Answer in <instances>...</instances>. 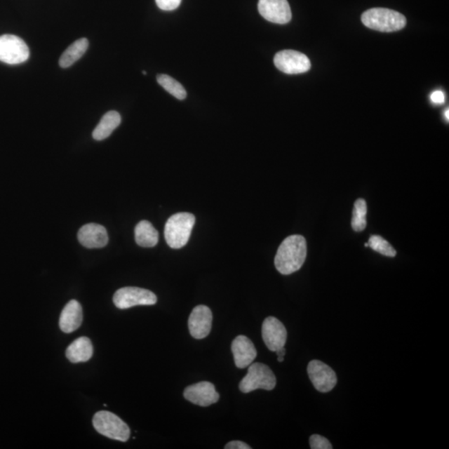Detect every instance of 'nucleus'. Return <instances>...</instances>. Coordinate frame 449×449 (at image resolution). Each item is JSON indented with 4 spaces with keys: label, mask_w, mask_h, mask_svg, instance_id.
<instances>
[{
    "label": "nucleus",
    "mask_w": 449,
    "mask_h": 449,
    "mask_svg": "<svg viewBox=\"0 0 449 449\" xmlns=\"http://www.w3.org/2000/svg\"><path fill=\"white\" fill-rule=\"evenodd\" d=\"M88 40L83 38L72 43L60 58V66L67 69L82 58L88 48Z\"/></svg>",
    "instance_id": "20"
},
{
    "label": "nucleus",
    "mask_w": 449,
    "mask_h": 449,
    "mask_svg": "<svg viewBox=\"0 0 449 449\" xmlns=\"http://www.w3.org/2000/svg\"><path fill=\"white\" fill-rule=\"evenodd\" d=\"M183 395L187 401L201 407L212 406L217 403L220 398L214 384L206 381L188 386Z\"/></svg>",
    "instance_id": "12"
},
{
    "label": "nucleus",
    "mask_w": 449,
    "mask_h": 449,
    "mask_svg": "<svg viewBox=\"0 0 449 449\" xmlns=\"http://www.w3.org/2000/svg\"><path fill=\"white\" fill-rule=\"evenodd\" d=\"M121 123V116L118 112L110 111L102 116L100 123L94 129L93 138L97 141L105 140Z\"/></svg>",
    "instance_id": "18"
},
{
    "label": "nucleus",
    "mask_w": 449,
    "mask_h": 449,
    "mask_svg": "<svg viewBox=\"0 0 449 449\" xmlns=\"http://www.w3.org/2000/svg\"><path fill=\"white\" fill-rule=\"evenodd\" d=\"M309 444L312 449H332V444L326 438L319 434H313L309 438Z\"/></svg>",
    "instance_id": "24"
},
{
    "label": "nucleus",
    "mask_w": 449,
    "mask_h": 449,
    "mask_svg": "<svg viewBox=\"0 0 449 449\" xmlns=\"http://www.w3.org/2000/svg\"><path fill=\"white\" fill-rule=\"evenodd\" d=\"M135 240L142 247H154L159 243V232L149 222L142 221L135 228Z\"/></svg>",
    "instance_id": "19"
},
{
    "label": "nucleus",
    "mask_w": 449,
    "mask_h": 449,
    "mask_svg": "<svg viewBox=\"0 0 449 449\" xmlns=\"http://www.w3.org/2000/svg\"><path fill=\"white\" fill-rule=\"evenodd\" d=\"M212 325L213 312L209 307L201 304L193 309L188 320V328L193 338H206L212 330Z\"/></svg>",
    "instance_id": "11"
},
{
    "label": "nucleus",
    "mask_w": 449,
    "mask_h": 449,
    "mask_svg": "<svg viewBox=\"0 0 449 449\" xmlns=\"http://www.w3.org/2000/svg\"><path fill=\"white\" fill-rule=\"evenodd\" d=\"M449 114V110H448V109L446 110V112H445V118H446L447 121H448V120H449V114Z\"/></svg>",
    "instance_id": "29"
},
{
    "label": "nucleus",
    "mask_w": 449,
    "mask_h": 449,
    "mask_svg": "<svg viewBox=\"0 0 449 449\" xmlns=\"http://www.w3.org/2000/svg\"><path fill=\"white\" fill-rule=\"evenodd\" d=\"M79 241L87 248H102L109 242V235L105 227L100 224H85L78 233Z\"/></svg>",
    "instance_id": "15"
},
{
    "label": "nucleus",
    "mask_w": 449,
    "mask_h": 449,
    "mask_svg": "<svg viewBox=\"0 0 449 449\" xmlns=\"http://www.w3.org/2000/svg\"><path fill=\"white\" fill-rule=\"evenodd\" d=\"M276 385L275 375L269 366L262 363H251L248 372L239 384L242 393L248 394L259 389L272 390Z\"/></svg>",
    "instance_id": "5"
},
{
    "label": "nucleus",
    "mask_w": 449,
    "mask_h": 449,
    "mask_svg": "<svg viewBox=\"0 0 449 449\" xmlns=\"http://www.w3.org/2000/svg\"><path fill=\"white\" fill-rule=\"evenodd\" d=\"M431 100L433 102L436 103V105H443L444 102H445V96H444V93L440 90L438 91H435L431 95Z\"/></svg>",
    "instance_id": "27"
},
{
    "label": "nucleus",
    "mask_w": 449,
    "mask_h": 449,
    "mask_svg": "<svg viewBox=\"0 0 449 449\" xmlns=\"http://www.w3.org/2000/svg\"><path fill=\"white\" fill-rule=\"evenodd\" d=\"M262 338L267 347L272 352L285 347L287 330L284 325L275 317H268L262 325Z\"/></svg>",
    "instance_id": "13"
},
{
    "label": "nucleus",
    "mask_w": 449,
    "mask_h": 449,
    "mask_svg": "<svg viewBox=\"0 0 449 449\" xmlns=\"http://www.w3.org/2000/svg\"><path fill=\"white\" fill-rule=\"evenodd\" d=\"M29 53L28 45L18 36H0V62L11 65H20L29 60Z\"/></svg>",
    "instance_id": "6"
},
{
    "label": "nucleus",
    "mask_w": 449,
    "mask_h": 449,
    "mask_svg": "<svg viewBox=\"0 0 449 449\" xmlns=\"http://www.w3.org/2000/svg\"><path fill=\"white\" fill-rule=\"evenodd\" d=\"M367 204L363 199H358L354 203L351 226L354 231L359 232L365 230L367 226Z\"/></svg>",
    "instance_id": "22"
},
{
    "label": "nucleus",
    "mask_w": 449,
    "mask_h": 449,
    "mask_svg": "<svg viewBox=\"0 0 449 449\" xmlns=\"http://www.w3.org/2000/svg\"><path fill=\"white\" fill-rule=\"evenodd\" d=\"M157 298L154 292L138 288V287H124L116 291L114 303L116 308L126 309L137 305H154Z\"/></svg>",
    "instance_id": "7"
},
{
    "label": "nucleus",
    "mask_w": 449,
    "mask_h": 449,
    "mask_svg": "<svg viewBox=\"0 0 449 449\" xmlns=\"http://www.w3.org/2000/svg\"><path fill=\"white\" fill-rule=\"evenodd\" d=\"M157 82L163 87L166 91L179 100H185L187 98L186 89L183 88L182 85L175 80L173 78L170 77L168 75L160 74L157 76Z\"/></svg>",
    "instance_id": "21"
},
{
    "label": "nucleus",
    "mask_w": 449,
    "mask_h": 449,
    "mask_svg": "<svg viewBox=\"0 0 449 449\" xmlns=\"http://www.w3.org/2000/svg\"><path fill=\"white\" fill-rule=\"evenodd\" d=\"M142 74H145V75L147 74V73H146V72H145V71H143V72H142Z\"/></svg>",
    "instance_id": "30"
},
{
    "label": "nucleus",
    "mask_w": 449,
    "mask_h": 449,
    "mask_svg": "<svg viewBox=\"0 0 449 449\" xmlns=\"http://www.w3.org/2000/svg\"><path fill=\"white\" fill-rule=\"evenodd\" d=\"M258 11L264 20L274 24H287L292 17L287 0H259Z\"/></svg>",
    "instance_id": "10"
},
{
    "label": "nucleus",
    "mask_w": 449,
    "mask_h": 449,
    "mask_svg": "<svg viewBox=\"0 0 449 449\" xmlns=\"http://www.w3.org/2000/svg\"><path fill=\"white\" fill-rule=\"evenodd\" d=\"M232 351L236 366L245 369L253 363L257 356V349L249 338L245 335L237 336L232 344Z\"/></svg>",
    "instance_id": "14"
},
{
    "label": "nucleus",
    "mask_w": 449,
    "mask_h": 449,
    "mask_svg": "<svg viewBox=\"0 0 449 449\" xmlns=\"http://www.w3.org/2000/svg\"><path fill=\"white\" fill-rule=\"evenodd\" d=\"M226 449H250L251 448L244 442L239 441V440H236V441H232L228 443L226 446H224Z\"/></svg>",
    "instance_id": "26"
},
{
    "label": "nucleus",
    "mask_w": 449,
    "mask_h": 449,
    "mask_svg": "<svg viewBox=\"0 0 449 449\" xmlns=\"http://www.w3.org/2000/svg\"><path fill=\"white\" fill-rule=\"evenodd\" d=\"M286 350L285 347H282V348L276 350V353L277 356H278V361H279L281 363L284 361V357L286 356Z\"/></svg>",
    "instance_id": "28"
},
{
    "label": "nucleus",
    "mask_w": 449,
    "mask_h": 449,
    "mask_svg": "<svg viewBox=\"0 0 449 449\" xmlns=\"http://www.w3.org/2000/svg\"><path fill=\"white\" fill-rule=\"evenodd\" d=\"M182 0H156V6L160 10L172 11L176 10L181 4Z\"/></svg>",
    "instance_id": "25"
},
{
    "label": "nucleus",
    "mask_w": 449,
    "mask_h": 449,
    "mask_svg": "<svg viewBox=\"0 0 449 449\" xmlns=\"http://www.w3.org/2000/svg\"><path fill=\"white\" fill-rule=\"evenodd\" d=\"M274 64L278 69L286 74L307 73L311 69V64L304 53L295 51H282L274 58Z\"/></svg>",
    "instance_id": "8"
},
{
    "label": "nucleus",
    "mask_w": 449,
    "mask_h": 449,
    "mask_svg": "<svg viewBox=\"0 0 449 449\" xmlns=\"http://www.w3.org/2000/svg\"><path fill=\"white\" fill-rule=\"evenodd\" d=\"M307 255L304 236L293 235L286 238L278 248L275 266L282 275H290L302 267Z\"/></svg>",
    "instance_id": "1"
},
{
    "label": "nucleus",
    "mask_w": 449,
    "mask_h": 449,
    "mask_svg": "<svg viewBox=\"0 0 449 449\" xmlns=\"http://www.w3.org/2000/svg\"><path fill=\"white\" fill-rule=\"evenodd\" d=\"M368 244L376 253L386 255V257H394L396 255V250H394V247L380 236H372Z\"/></svg>",
    "instance_id": "23"
},
{
    "label": "nucleus",
    "mask_w": 449,
    "mask_h": 449,
    "mask_svg": "<svg viewBox=\"0 0 449 449\" xmlns=\"http://www.w3.org/2000/svg\"><path fill=\"white\" fill-rule=\"evenodd\" d=\"M93 424L98 433L121 442H127L131 434L128 424L109 411L96 413L93 416Z\"/></svg>",
    "instance_id": "4"
},
{
    "label": "nucleus",
    "mask_w": 449,
    "mask_h": 449,
    "mask_svg": "<svg viewBox=\"0 0 449 449\" xmlns=\"http://www.w3.org/2000/svg\"><path fill=\"white\" fill-rule=\"evenodd\" d=\"M307 372L314 387L319 392L328 393L335 387L337 384L335 372L324 362L320 361L309 362Z\"/></svg>",
    "instance_id": "9"
},
{
    "label": "nucleus",
    "mask_w": 449,
    "mask_h": 449,
    "mask_svg": "<svg viewBox=\"0 0 449 449\" xmlns=\"http://www.w3.org/2000/svg\"><path fill=\"white\" fill-rule=\"evenodd\" d=\"M93 354V344L87 337H80L75 340L66 350V357L74 363L88 361Z\"/></svg>",
    "instance_id": "17"
},
{
    "label": "nucleus",
    "mask_w": 449,
    "mask_h": 449,
    "mask_svg": "<svg viewBox=\"0 0 449 449\" xmlns=\"http://www.w3.org/2000/svg\"><path fill=\"white\" fill-rule=\"evenodd\" d=\"M83 309L77 300H72L65 305L61 313L60 327L65 333H72L78 330L83 322Z\"/></svg>",
    "instance_id": "16"
},
{
    "label": "nucleus",
    "mask_w": 449,
    "mask_h": 449,
    "mask_svg": "<svg viewBox=\"0 0 449 449\" xmlns=\"http://www.w3.org/2000/svg\"><path fill=\"white\" fill-rule=\"evenodd\" d=\"M195 222V215L189 213H179L168 220L164 236L170 248L180 249L187 244Z\"/></svg>",
    "instance_id": "2"
},
{
    "label": "nucleus",
    "mask_w": 449,
    "mask_h": 449,
    "mask_svg": "<svg viewBox=\"0 0 449 449\" xmlns=\"http://www.w3.org/2000/svg\"><path fill=\"white\" fill-rule=\"evenodd\" d=\"M361 20L368 28L385 33L401 30L407 22L402 13L384 8H370L363 13Z\"/></svg>",
    "instance_id": "3"
}]
</instances>
